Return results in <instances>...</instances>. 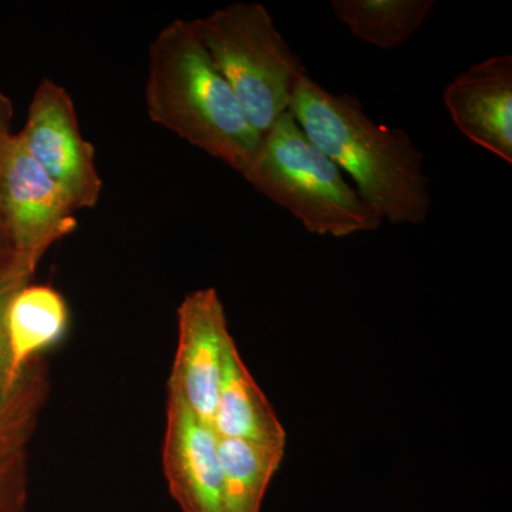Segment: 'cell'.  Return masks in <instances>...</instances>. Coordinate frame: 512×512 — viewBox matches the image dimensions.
Here are the masks:
<instances>
[{
	"label": "cell",
	"mask_w": 512,
	"mask_h": 512,
	"mask_svg": "<svg viewBox=\"0 0 512 512\" xmlns=\"http://www.w3.org/2000/svg\"><path fill=\"white\" fill-rule=\"evenodd\" d=\"M289 113L306 137L350 175L366 204L394 225H420L429 217L430 178L423 153L400 128L367 116L352 94H335L306 76Z\"/></svg>",
	"instance_id": "6da1fadb"
},
{
	"label": "cell",
	"mask_w": 512,
	"mask_h": 512,
	"mask_svg": "<svg viewBox=\"0 0 512 512\" xmlns=\"http://www.w3.org/2000/svg\"><path fill=\"white\" fill-rule=\"evenodd\" d=\"M146 104L153 123L241 175L261 143L191 20H174L151 43Z\"/></svg>",
	"instance_id": "7a4b0ae2"
},
{
	"label": "cell",
	"mask_w": 512,
	"mask_h": 512,
	"mask_svg": "<svg viewBox=\"0 0 512 512\" xmlns=\"http://www.w3.org/2000/svg\"><path fill=\"white\" fill-rule=\"evenodd\" d=\"M242 177L313 235L346 238L383 224L289 111L262 136Z\"/></svg>",
	"instance_id": "3957f363"
},
{
	"label": "cell",
	"mask_w": 512,
	"mask_h": 512,
	"mask_svg": "<svg viewBox=\"0 0 512 512\" xmlns=\"http://www.w3.org/2000/svg\"><path fill=\"white\" fill-rule=\"evenodd\" d=\"M191 23L249 123L264 136L308 76L301 57L261 3H232Z\"/></svg>",
	"instance_id": "277c9868"
},
{
	"label": "cell",
	"mask_w": 512,
	"mask_h": 512,
	"mask_svg": "<svg viewBox=\"0 0 512 512\" xmlns=\"http://www.w3.org/2000/svg\"><path fill=\"white\" fill-rule=\"evenodd\" d=\"M76 212L13 134L0 164V221L13 261L35 274L46 252L77 228Z\"/></svg>",
	"instance_id": "5b68a950"
},
{
	"label": "cell",
	"mask_w": 512,
	"mask_h": 512,
	"mask_svg": "<svg viewBox=\"0 0 512 512\" xmlns=\"http://www.w3.org/2000/svg\"><path fill=\"white\" fill-rule=\"evenodd\" d=\"M18 136L77 211L96 207L103 190L96 148L83 137L72 96L64 87L50 79L39 83Z\"/></svg>",
	"instance_id": "8992f818"
},
{
	"label": "cell",
	"mask_w": 512,
	"mask_h": 512,
	"mask_svg": "<svg viewBox=\"0 0 512 512\" xmlns=\"http://www.w3.org/2000/svg\"><path fill=\"white\" fill-rule=\"evenodd\" d=\"M178 345L168 393L183 400L200 419L211 423L217 406L225 355L234 340L214 288L185 296L177 311Z\"/></svg>",
	"instance_id": "52a82bcc"
},
{
	"label": "cell",
	"mask_w": 512,
	"mask_h": 512,
	"mask_svg": "<svg viewBox=\"0 0 512 512\" xmlns=\"http://www.w3.org/2000/svg\"><path fill=\"white\" fill-rule=\"evenodd\" d=\"M163 468L183 512H225L220 437L214 427L168 393Z\"/></svg>",
	"instance_id": "ba28073f"
},
{
	"label": "cell",
	"mask_w": 512,
	"mask_h": 512,
	"mask_svg": "<svg viewBox=\"0 0 512 512\" xmlns=\"http://www.w3.org/2000/svg\"><path fill=\"white\" fill-rule=\"evenodd\" d=\"M444 106L471 143L512 164V56L488 57L454 77Z\"/></svg>",
	"instance_id": "9c48e42d"
},
{
	"label": "cell",
	"mask_w": 512,
	"mask_h": 512,
	"mask_svg": "<svg viewBox=\"0 0 512 512\" xmlns=\"http://www.w3.org/2000/svg\"><path fill=\"white\" fill-rule=\"evenodd\" d=\"M220 439L286 444V431L249 373L235 340L229 343L217 406L211 421Z\"/></svg>",
	"instance_id": "30bf717a"
},
{
	"label": "cell",
	"mask_w": 512,
	"mask_h": 512,
	"mask_svg": "<svg viewBox=\"0 0 512 512\" xmlns=\"http://www.w3.org/2000/svg\"><path fill=\"white\" fill-rule=\"evenodd\" d=\"M70 313L62 293L50 285L28 284L10 299L6 333L16 375L25 376L43 353L66 335Z\"/></svg>",
	"instance_id": "8fae6325"
},
{
	"label": "cell",
	"mask_w": 512,
	"mask_h": 512,
	"mask_svg": "<svg viewBox=\"0 0 512 512\" xmlns=\"http://www.w3.org/2000/svg\"><path fill=\"white\" fill-rule=\"evenodd\" d=\"M434 0H332L336 18L356 39L383 50L403 46L436 8Z\"/></svg>",
	"instance_id": "7c38bea8"
},
{
	"label": "cell",
	"mask_w": 512,
	"mask_h": 512,
	"mask_svg": "<svg viewBox=\"0 0 512 512\" xmlns=\"http://www.w3.org/2000/svg\"><path fill=\"white\" fill-rule=\"evenodd\" d=\"M286 444L220 439L225 512H261Z\"/></svg>",
	"instance_id": "4fadbf2b"
},
{
	"label": "cell",
	"mask_w": 512,
	"mask_h": 512,
	"mask_svg": "<svg viewBox=\"0 0 512 512\" xmlns=\"http://www.w3.org/2000/svg\"><path fill=\"white\" fill-rule=\"evenodd\" d=\"M32 272L12 259L0 262V424L8 421L29 404L45 402L47 379L42 359L25 376H18L10 359L6 312L10 299L30 284Z\"/></svg>",
	"instance_id": "5bb4252c"
},
{
	"label": "cell",
	"mask_w": 512,
	"mask_h": 512,
	"mask_svg": "<svg viewBox=\"0 0 512 512\" xmlns=\"http://www.w3.org/2000/svg\"><path fill=\"white\" fill-rule=\"evenodd\" d=\"M43 402L0 424V512H28V446Z\"/></svg>",
	"instance_id": "9a60e30c"
},
{
	"label": "cell",
	"mask_w": 512,
	"mask_h": 512,
	"mask_svg": "<svg viewBox=\"0 0 512 512\" xmlns=\"http://www.w3.org/2000/svg\"><path fill=\"white\" fill-rule=\"evenodd\" d=\"M13 107L8 97L0 93V164H2L3 156H5L6 148L10 138L13 137L12 130H10V123H12ZM12 258L8 244H6L5 234H3L2 221H0V261Z\"/></svg>",
	"instance_id": "2e32d148"
}]
</instances>
